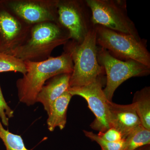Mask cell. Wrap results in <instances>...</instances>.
Segmentation results:
<instances>
[{"label":"cell","mask_w":150,"mask_h":150,"mask_svg":"<svg viewBox=\"0 0 150 150\" xmlns=\"http://www.w3.org/2000/svg\"><path fill=\"white\" fill-rule=\"evenodd\" d=\"M26 72L16 81L20 101L28 105H32L46 81L56 75L71 74L73 63L69 54L64 51L62 55L50 57L39 62H24Z\"/></svg>","instance_id":"obj_1"},{"label":"cell","mask_w":150,"mask_h":150,"mask_svg":"<svg viewBox=\"0 0 150 150\" xmlns=\"http://www.w3.org/2000/svg\"><path fill=\"white\" fill-rule=\"evenodd\" d=\"M70 39L69 32L58 22L33 25L27 39L13 56L23 62H41L51 57L55 48L64 45Z\"/></svg>","instance_id":"obj_2"},{"label":"cell","mask_w":150,"mask_h":150,"mask_svg":"<svg viewBox=\"0 0 150 150\" xmlns=\"http://www.w3.org/2000/svg\"><path fill=\"white\" fill-rule=\"evenodd\" d=\"M98 48L95 26L82 42L78 43L69 40L64 45V51L69 54L73 63L70 88L86 85L104 74V69L98 61Z\"/></svg>","instance_id":"obj_3"},{"label":"cell","mask_w":150,"mask_h":150,"mask_svg":"<svg viewBox=\"0 0 150 150\" xmlns=\"http://www.w3.org/2000/svg\"><path fill=\"white\" fill-rule=\"evenodd\" d=\"M96 43L111 55L122 61L133 60L150 68V54L145 41L133 35L116 32L102 25H95Z\"/></svg>","instance_id":"obj_4"},{"label":"cell","mask_w":150,"mask_h":150,"mask_svg":"<svg viewBox=\"0 0 150 150\" xmlns=\"http://www.w3.org/2000/svg\"><path fill=\"white\" fill-rule=\"evenodd\" d=\"M91 11L93 25L133 35L142 40L134 22L127 13L126 1L121 0H86Z\"/></svg>","instance_id":"obj_5"},{"label":"cell","mask_w":150,"mask_h":150,"mask_svg":"<svg viewBox=\"0 0 150 150\" xmlns=\"http://www.w3.org/2000/svg\"><path fill=\"white\" fill-rule=\"evenodd\" d=\"M98 63L106 75V86L103 89L106 99L112 101L116 89L130 78L148 76L150 68L133 60L122 61L115 58L104 48H98Z\"/></svg>","instance_id":"obj_6"},{"label":"cell","mask_w":150,"mask_h":150,"mask_svg":"<svg viewBox=\"0 0 150 150\" xmlns=\"http://www.w3.org/2000/svg\"><path fill=\"white\" fill-rule=\"evenodd\" d=\"M58 21L69 33L70 40L80 43L83 41L93 23L90 9L83 0H59Z\"/></svg>","instance_id":"obj_7"},{"label":"cell","mask_w":150,"mask_h":150,"mask_svg":"<svg viewBox=\"0 0 150 150\" xmlns=\"http://www.w3.org/2000/svg\"><path fill=\"white\" fill-rule=\"evenodd\" d=\"M31 26L0 0V53L13 56L27 39Z\"/></svg>","instance_id":"obj_8"},{"label":"cell","mask_w":150,"mask_h":150,"mask_svg":"<svg viewBox=\"0 0 150 150\" xmlns=\"http://www.w3.org/2000/svg\"><path fill=\"white\" fill-rule=\"evenodd\" d=\"M102 76L88 84L79 87L70 88L68 90L72 96H78L86 100L89 108L95 116L90 126L99 132H104L111 128L108 100L102 88Z\"/></svg>","instance_id":"obj_9"},{"label":"cell","mask_w":150,"mask_h":150,"mask_svg":"<svg viewBox=\"0 0 150 150\" xmlns=\"http://www.w3.org/2000/svg\"><path fill=\"white\" fill-rule=\"evenodd\" d=\"M5 4L30 25L58 21L59 0H3Z\"/></svg>","instance_id":"obj_10"},{"label":"cell","mask_w":150,"mask_h":150,"mask_svg":"<svg viewBox=\"0 0 150 150\" xmlns=\"http://www.w3.org/2000/svg\"><path fill=\"white\" fill-rule=\"evenodd\" d=\"M110 111L111 128L122 134L123 139L138 126L142 125L133 103L121 105L108 101Z\"/></svg>","instance_id":"obj_11"},{"label":"cell","mask_w":150,"mask_h":150,"mask_svg":"<svg viewBox=\"0 0 150 150\" xmlns=\"http://www.w3.org/2000/svg\"><path fill=\"white\" fill-rule=\"evenodd\" d=\"M71 75L61 74L51 78L38 94L36 102L42 103L47 114L51 104L69 89Z\"/></svg>","instance_id":"obj_12"},{"label":"cell","mask_w":150,"mask_h":150,"mask_svg":"<svg viewBox=\"0 0 150 150\" xmlns=\"http://www.w3.org/2000/svg\"><path fill=\"white\" fill-rule=\"evenodd\" d=\"M72 96L67 91L51 104L48 112L47 124L48 130L53 131L56 127L61 130L67 123V109Z\"/></svg>","instance_id":"obj_13"},{"label":"cell","mask_w":150,"mask_h":150,"mask_svg":"<svg viewBox=\"0 0 150 150\" xmlns=\"http://www.w3.org/2000/svg\"><path fill=\"white\" fill-rule=\"evenodd\" d=\"M142 126L150 130V88L146 86L134 94L133 103Z\"/></svg>","instance_id":"obj_14"},{"label":"cell","mask_w":150,"mask_h":150,"mask_svg":"<svg viewBox=\"0 0 150 150\" xmlns=\"http://www.w3.org/2000/svg\"><path fill=\"white\" fill-rule=\"evenodd\" d=\"M149 145H150V130L140 125L124 139L123 150H138Z\"/></svg>","instance_id":"obj_15"},{"label":"cell","mask_w":150,"mask_h":150,"mask_svg":"<svg viewBox=\"0 0 150 150\" xmlns=\"http://www.w3.org/2000/svg\"><path fill=\"white\" fill-rule=\"evenodd\" d=\"M7 72L25 74L26 68L25 62L13 55L0 53V73Z\"/></svg>","instance_id":"obj_16"},{"label":"cell","mask_w":150,"mask_h":150,"mask_svg":"<svg viewBox=\"0 0 150 150\" xmlns=\"http://www.w3.org/2000/svg\"><path fill=\"white\" fill-rule=\"evenodd\" d=\"M0 138L6 150H32L27 149L20 135L13 134L4 128L0 121Z\"/></svg>","instance_id":"obj_17"},{"label":"cell","mask_w":150,"mask_h":150,"mask_svg":"<svg viewBox=\"0 0 150 150\" xmlns=\"http://www.w3.org/2000/svg\"><path fill=\"white\" fill-rule=\"evenodd\" d=\"M85 135L91 141L96 142L100 145L101 150H123L124 139L118 142H110L103 139L97 134L91 131L83 130Z\"/></svg>","instance_id":"obj_18"},{"label":"cell","mask_w":150,"mask_h":150,"mask_svg":"<svg viewBox=\"0 0 150 150\" xmlns=\"http://www.w3.org/2000/svg\"><path fill=\"white\" fill-rule=\"evenodd\" d=\"M14 112L6 102L3 96L0 86V118L2 123L5 126H8L9 119L13 116Z\"/></svg>","instance_id":"obj_19"},{"label":"cell","mask_w":150,"mask_h":150,"mask_svg":"<svg viewBox=\"0 0 150 150\" xmlns=\"http://www.w3.org/2000/svg\"><path fill=\"white\" fill-rule=\"evenodd\" d=\"M97 134L103 139L108 142H118L124 139L122 134L112 127L104 132H99Z\"/></svg>","instance_id":"obj_20"},{"label":"cell","mask_w":150,"mask_h":150,"mask_svg":"<svg viewBox=\"0 0 150 150\" xmlns=\"http://www.w3.org/2000/svg\"><path fill=\"white\" fill-rule=\"evenodd\" d=\"M138 150H150V145L144 146L140 148Z\"/></svg>","instance_id":"obj_21"}]
</instances>
